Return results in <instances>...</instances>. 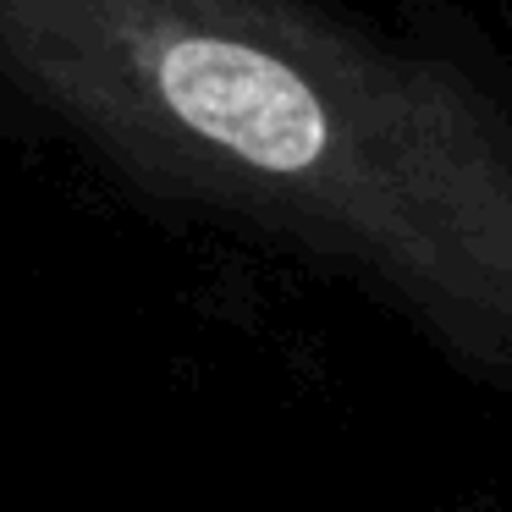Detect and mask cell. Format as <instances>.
I'll list each match as a JSON object with an SVG mask.
<instances>
[{"label":"cell","instance_id":"1","mask_svg":"<svg viewBox=\"0 0 512 512\" xmlns=\"http://www.w3.org/2000/svg\"><path fill=\"white\" fill-rule=\"evenodd\" d=\"M0 89L512 287V127L446 61L303 0H0Z\"/></svg>","mask_w":512,"mask_h":512}]
</instances>
